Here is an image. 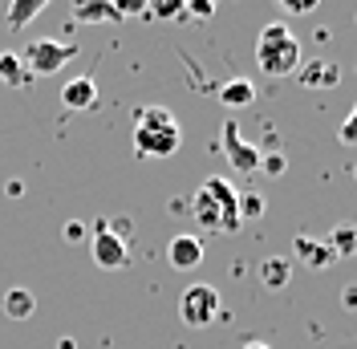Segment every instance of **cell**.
Here are the masks:
<instances>
[{
    "label": "cell",
    "instance_id": "cell-1",
    "mask_svg": "<svg viewBox=\"0 0 357 349\" xmlns=\"http://www.w3.org/2000/svg\"><path fill=\"white\" fill-rule=\"evenodd\" d=\"M183 142V131H178L175 114L162 106H146L134 122V151L142 158H171Z\"/></svg>",
    "mask_w": 357,
    "mask_h": 349
},
{
    "label": "cell",
    "instance_id": "cell-2",
    "mask_svg": "<svg viewBox=\"0 0 357 349\" xmlns=\"http://www.w3.org/2000/svg\"><path fill=\"white\" fill-rule=\"evenodd\" d=\"M256 66L264 69L268 77H289L305 66V53H301V41L292 37V29L284 24H268L256 37Z\"/></svg>",
    "mask_w": 357,
    "mask_h": 349
},
{
    "label": "cell",
    "instance_id": "cell-3",
    "mask_svg": "<svg viewBox=\"0 0 357 349\" xmlns=\"http://www.w3.org/2000/svg\"><path fill=\"white\" fill-rule=\"evenodd\" d=\"M73 57H77V45L69 41H29L24 45V73L49 77V73L66 69Z\"/></svg>",
    "mask_w": 357,
    "mask_h": 349
},
{
    "label": "cell",
    "instance_id": "cell-4",
    "mask_svg": "<svg viewBox=\"0 0 357 349\" xmlns=\"http://www.w3.org/2000/svg\"><path fill=\"white\" fill-rule=\"evenodd\" d=\"M89 252H93V264L98 268H106V272H118V268H126L130 260V248H126V232H118L114 223H98L93 228V236H89Z\"/></svg>",
    "mask_w": 357,
    "mask_h": 349
},
{
    "label": "cell",
    "instance_id": "cell-5",
    "mask_svg": "<svg viewBox=\"0 0 357 349\" xmlns=\"http://www.w3.org/2000/svg\"><path fill=\"white\" fill-rule=\"evenodd\" d=\"M178 317L191 329H207L215 317H220V292L211 284H191L178 301Z\"/></svg>",
    "mask_w": 357,
    "mask_h": 349
},
{
    "label": "cell",
    "instance_id": "cell-6",
    "mask_svg": "<svg viewBox=\"0 0 357 349\" xmlns=\"http://www.w3.org/2000/svg\"><path fill=\"white\" fill-rule=\"evenodd\" d=\"M220 147H223V154H227V163H231V167H236L240 174H252V171H260V158H264V154H260V147H248L244 138H240V131H236L231 122L223 126V138H220Z\"/></svg>",
    "mask_w": 357,
    "mask_h": 349
},
{
    "label": "cell",
    "instance_id": "cell-7",
    "mask_svg": "<svg viewBox=\"0 0 357 349\" xmlns=\"http://www.w3.org/2000/svg\"><path fill=\"white\" fill-rule=\"evenodd\" d=\"M167 260H171L175 272H191V268H199L203 264V240L199 236H191V232L171 236V244H167Z\"/></svg>",
    "mask_w": 357,
    "mask_h": 349
},
{
    "label": "cell",
    "instance_id": "cell-8",
    "mask_svg": "<svg viewBox=\"0 0 357 349\" xmlns=\"http://www.w3.org/2000/svg\"><path fill=\"white\" fill-rule=\"evenodd\" d=\"M203 191H207V195H211V199H215V203L223 207V223H227V236H231V232H240V207H236V203H240V191H236V187H231L227 179H220V174H211V179L203 183Z\"/></svg>",
    "mask_w": 357,
    "mask_h": 349
},
{
    "label": "cell",
    "instance_id": "cell-9",
    "mask_svg": "<svg viewBox=\"0 0 357 349\" xmlns=\"http://www.w3.org/2000/svg\"><path fill=\"white\" fill-rule=\"evenodd\" d=\"M191 216H195V223H199L203 232H223L227 236V223H223V207L215 203V199L207 195V191H195V199H191Z\"/></svg>",
    "mask_w": 357,
    "mask_h": 349
},
{
    "label": "cell",
    "instance_id": "cell-10",
    "mask_svg": "<svg viewBox=\"0 0 357 349\" xmlns=\"http://www.w3.org/2000/svg\"><path fill=\"white\" fill-rule=\"evenodd\" d=\"M296 82L305 89H333L341 82V69L333 61H312V66H301L296 69Z\"/></svg>",
    "mask_w": 357,
    "mask_h": 349
},
{
    "label": "cell",
    "instance_id": "cell-11",
    "mask_svg": "<svg viewBox=\"0 0 357 349\" xmlns=\"http://www.w3.org/2000/svg\"><path fill=\"white\" fill-rule=\"evenodd\" d=\"M61 102H66L69 110L98 106V82H93V77H73V82H66V89H61Z\"/></svg>",
    "mask_w": 357,
    "mask_h": 349
},
{
    "label": "cell",
    "instance_id": "cell-12",
    "mask_svg": "<svg viewBox=\"0 0 357 349\" xmlns=\"http://www.w3.org/2000/svg\"><path fill=\"white\" fill-rule=\"evenodd\" d=\"M292 252H296V260H301V264H309V268H317V272H321V268H329V264L337 260L329 244H317V240H309V236H301V240L292 244Z\"/></svg>",
    "mask_w": 357,
    "mask_h": 349
},
{
    "label": "cell",
    "instance_id": "cell-13",
    "mask_svg": "<svg viewBox=\"0 0 357 349\" xmlns=\"http://www.w3.org/2000/svg\"><path fill=\"white\" fill-rule=\"evenodd\" d=\"M73 13H77V21H122L118 17V8H114V0H73Z\"/></svg>",
    "mask_w": 357,
    "mask_h": 349
},
{
    "label": "cell",
    "instance_id": "cell-14",
    "mask_svg": "<svg viewBox=\"0 0 357 349\" xmlns=\"http://www.w3.org/2000/svg\"><path fill=\"white\" fill-rule=\"evenodd\" d=\"M220 102L231 106V110H244V106L256 102V86H252L248 77H236V82H227V86L220 89Z\"/></svg>",
    "mask_w": 357,
    "mask_h": 349
},
{
    "label": "cell",
    "instance_id": "cell-15",
    "mask_svg": "<svg viewBox=\"0 0 357 349\" xmlns=\"http://www.w3.org/2000/svg\"><path fill=\"white\" fill-rule=\"evenodd\" d=\"M33 309H37V297H33L29 288H8V292H4V317L24 321V317H33Z\"/></svg>",
    "mask_w": 357,
    "mask_h": 349
},
{
    "label": "cell",
    "instance_id": "cell-16",
    "mask_svg": "<svg viewBox=\"0 0 357 349\" xmlns=\"http://www.w3.org/2000/svg\"><path fill=\"white\" fill-rule=\"evenodd\" d=\"M289 281H292V264L284 256H272V260L260 264V284L264 288H284Z\"/></svg>",
    "mask_w": 357,
    "mask_h": 349
},
{
    "label": "cell",
    "instance_id": "cell-17",
    "mask_svg": "<svg viewBox=\"0 0 357 349\" xmlns=\"http://www.w3.org/2000/svg\"><path fill=\"white\" fill-rule=\"evenodd\" d=\"M329 248H333L337 260L357 256V228H354V223H337L333 232H329Z\"/></svg>",
    "mask_w": 357,
    "mask_h": 349
},
{
    "label": "cell",
    "instance_id": "cell-18",
    "mask_svg": "<svg viewBox=\"0 0 357 349\" xmlns=\"http://www.w3.org/2000/svg\"><path fill=\"white\" fill-rule=\"evenodd\" d=\"M45 4H53V0H13V4H8V29H24Z\"/></svg>",
    "mask_w": 357,
    "mask_h": 349
},
{
    "label": "cell",
    "instance_id": "cell-19",
    "mask_svg": "<svg viewBox=\"0 0 357 349\" xmlns=\"http://www.w3.org/2000/svg\"><path fill=\"white\" fill-rule=\"evenodd\" d=\"M187 13V0H146V17L155 21H175Z\"/></svg>",
    "mask_w": 357,
    "mask_h": 349
},
{
    "label": "cell",
    "instance_id": "cell-20",
    "mask_svg": "<svg viewBox=\"0 0 357 349\" xmlns=\"http://www.w3.org/2000/svg\"><path fill=\"white\" fill-rule=\"evenodd\" d=\"M24 77H29V73L21 69V57H17V53H0V82H8V86H21Z\"/></svg>",
    "mask_w": 357,
    "mask_h": 349
},
{
    "label": "cell",
    "instance_id": "cell-21",
    "mask_svg": "<svg viewBox=\"0 0 357 349\" xmlns=\"http://www.w3.org/2000/svg\"><path fill=\"white\" fill-rule=\"evenodd\" d=\"M240 223L244 219H256V216H264V195H256V191H240Z\"/></svg>",
    "mask_w": 357,
    "mask_h": 349
},
{
    "label": "cell",
    "instance_id": "cell-22",
    "mask_svg": "<svg viewBox=\"0 0 357 349\" xmlns=\"http://www.w3.org/2000/svg\"><path fill=\"white\" fill-rule=\"evenodd\" d=\"M276 4H280L284 13H292V17H309V13L317 8V4H321V0H276Z\"/></svg>",
    "mask_w": 357,
    "mask_h": 349
},
{
    "label": "cell",
    "instance_id": "cell-23",
    "mask_svg": "<svg viewBox=\"0 0 357 349\" xmlns=\"http://www.w3.org/2000/svg\"><path fill=\"white\" fill-rule=\"evenodd\" d=\"M215 13V0H187V17H195V21H207Z\"/></svg>",
    "mask_w": 357,
    "mask_h": 349
},
{
    "label": "cell",
    "instance_id": "cell-24",
    "mask_svg": "<svg viewBox=\"0 0 357 349\" xmlns=\"http://www.w3.org/2000/svg\"><path fill=\"white\" fill-rule=\"evenodd\" d=\"M114 8H118V17H138V13H146V0H114Z\"/></svg>",
    "mask_w": 357,
    "mask_h": 349
},
{
    "label": "cell",
    "instance_id": "cell-25",
    "mask_svg": "<svg viewBox=\"0 0 357 349\" xmlns=\"http://www.w3.org/2000/svg\"><path fill=\"white\" fill-rule=\"evenodd\" d=\"M341 142H345V147H354L357 142V106H354V114L341 122Z\"/></svg>",
    "mask_w": 357,
    "mask_h": 349
},
{
    "label": "cell",
    "instance_id": "cell-26",
    "mask_svg": "<svg viewBox=\"0 0 357 349\" xmlns=\"http://www.w3.org/2000/svg\"><path fill=\"white\" fill-rule=\"evenodd\" d=\"M260 171H268L272 179L284 174V158H280V154H268V158H260Z\"/></svg>",
    "mask_w": 357,
    "mask_h": 349
},
{
    "label": "cell",
    "instance_id": "cell-27",
    "mask_svg": "<svg viewBox=\"0 0 357 349\" xmlns=\"http://www.w3.org/2000/svg\"><path fill=\"white\" fill-rule=\"evenodd\" d=\"M82 236H86V228H82V223H69V228H66V240H82Z\"/></svg>",
    "mask_w": 357,
    "mask_h": 349
},
{
    "label": "cell",
    "instance_id": "cell-28",
    "mask_svg": "<svg viewBox=\"0 0 357 349\" xmlns=\"http://www.w3.org/2000/svg\"><path fill=\"white\" fill-rule=\"evenodd\" d=\"M341 297H345V305H349V309H357V288H345Z\"/></svg>",
    "mask_w": 357,
    "mask_h": 349
},
{
    "label": "cell",
    "instance_id": "cell-29",
    "mask_svg": "<svg viewBox=\"0 0 357 349\" xmlns=\"http://www.w3.org/2000/svg\"><path fill=\"white\" fill-rule=\"evenodd\" d=\"M244 349H268L264 341H252V346H244Z\"/></svg>",
    "mask_w": 357,
    "mask_h": 349
},
{
    "label": "cell",
    "instance_id": "cell-30",
    "mask_svg": "<svg viewBox=\"0 0 357 349\" xmlns=\"http://www.w3.org/2000/svg\"><path fill=\"white\" fill-rule=\"evenodd\" d=\"M354 179H357V167H354Z\"/></svg>",
    "mask_w": 357,
    "mask_h": 349
},
{
    "label": "cell",
    "instance_id": "cell-31",
    "mask_svg": "<svg viewBox=\"0 0 357 349\" xmlns=\"http://www.w3.org/2000/svg\"><path fill=\"white\" fill-rule=\"evenodd\" d=\"M354 21H357V13H354Z\"/></svg>",
    "mask_w": 357,
    "mask_h": 349
}]
</instances>
